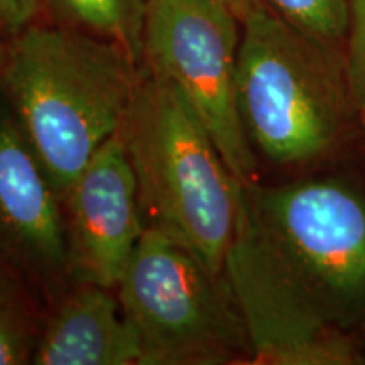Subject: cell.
Masks as SVG:
<instances>
[{
	"mask_svg": "<svg viewBox=\"0 0 365 365\" xmlns=\"http://www.w3.org/2000/svg\"><path fill=\"white\" fill-rule=\"evenodd\" d=\"M139 76L122 46L97 36L34 22L11 38L0 93L61 196L118 134Z\"/></svg>",
	"mask_w": 365,
	"mask_h": 365,
	"instance_id": "1",
	"label": "cell"
},
{
	"mask_svg": "<svg viewBox=\"0 0 365 365\" xmlns=\"http://www.w3.org/2000/svg\"><path fill=\"white\" fill-rule=\"evenodd\" d=\"M145 230L223 274L242 182L175 86L140 68L120 127Z\"/></svg>",
	"mask_w": 365,
	"mask_h": 365,
	"instance_id": "2",
	"label": "cell"
},
{
	"mask_svg": "<svg viewBox=\"0 0 365 365\" xmlns=\"http://www.w3.org/2000/svg\"><path fill=\"white\" fill-rule=\"evenodd\" d=\"M240 24L237 103L250 145L281 166L319 158L344 120L331 46L301 33L266 2Z\"/></svg>",
	"mask_w": 365,
	"mask_h": 365,
	"instance_id": "3",
	"label": "cell"
},
{
	"mask_svg": "<svg viewBox=\"0 0 365 365\" xmlns=\"http://www.w3.org/2000/svg\"><path fill=\"white\" fill-rule=\"evenodd\" d=\"M139 336L140 365L235 362L250 346L225 274L145 230L115 287Z\"/></svg>",
	"mask_w": 365,
	"mask_h": 365,
	"instance_id": "4",
	"label": "cell"
},
{
	"mask_svg": "<svg viewBox=\"0 0 365 365\" xmlns=\"http://www.w3.org/2000/svg\"><path fill=\"white\" fill-rule=\"evenodd\" d=\"M223 274L250 346L249 364L354 365L362 355L336 327L331 307L262 230L240 190Z\"/></svg>",
	"mask_w": 365,
	"mask_h": 365,
	"instance_id": "5",
	"label": "cell"
},
{
	"mask_svg": "<svg viewBox=\"0 0 365 365\" xmlns=\"http://www.w3.org/2000/svg\"><path fill=\"white\" fill-rule=\"evenodd\" d=\"M242 24L217 0H148L140 68L185 97L242 185L255 180V154L237 103Z\"/></svg>",
	"mask_w": 365,
	"mask_h": 365,
	"instance_id": "6",
	"label": "cell"
},
{
	"mask_svg": "<svg viewBox=\"0 0 365 365\" xmlns=\"http://www.w3.org/2000/svg\"><path fill=\"white\" fill-rule=\"evenodd\" d=\"M255 220L327 303L365 299V202L333 181L244 185Z\"/></svg>",
	"mask_w": 365,
	"mask_h": 365,
	"instance_id": "7",
	"label": "cell"
},
{
	"mask_svg": "<svg viewBox=\"0 0 365 365\" xmlns=\"http://www.w3.org/2000/svg\"><path fill=\"white\" fill-rule=\"evenodd\" d=\"M0 266L59 298L71 281L63 200L0 93Z\"/></svg>",
	"mask_w": 365,
	"mask_h": 365,
	"instance_id": "8",
	"label": "cell"
},
{
	"mask_svg": "<svg viewBox=\"0 0 365 365\" xmlns=\"http://www.w3.org/2000/svg\"><path fill=\"white\" fill-rule=\"evenodd\" d=\"M73 282L115 289L145 223L120 132L61 196Z\"/></svg>",
	"mask_w": 365,
	"mask_h": 365,
	"instance_id": "9",
	"label": "cell"
},
{
	"mask_svg": "<svg viewBox=\"0 0 365 365\" xmlns=\"http://www.w3.org/2000/svg\"><path fill=\"white\" fill-rule=\"evenodd\" d=\"M43 330L34 365H140L139 336L127 319L117 291L75 282Z\"/></svg>",
	"mask_w": 365,
	"mask_h": 365,
	"instance_id": "10",
	"label": "cell"
},
{
	"mask_svg": "<svg viewBox=\"0 0 365 365\" xmlns=\"http://www.w3.org/2000/svg\"><path fill=\"white\" fill-rule=\"evenodd\" d=\"M53 24L108 39L140 66L148 0H41Z\"/></svg>",
	"mask_w": 365,
	"mask_h": 365,
	"instance_id": "11",
	"label": "cell"
},
{
	"mask_svg": "<svg viewBox=\"0 0 365 365\" xmlns=\"http://www.w3.org/2000/svg\"><path fill=\"white\" fill-rule=\"evenodd\" d=\"M282 19L328 46L346 36L350 0H264Z\"/></svg>",
	"mask_w": 365,
	"mask_h": 365,
	"instance_id": "12",
	"label": "cell"
},
{
	"mask_svg": "<svg viewBox=\"0 0 365 365\" xmlns=\"http://www.w3.org/2000/svg\"><path fill=\"white\" fill-rule=\"evenodd\" d=\"M38 341L27 308L0 304V365L31 364Z\"/></svg>",
	"mask_w": 365,
	"mask_h": 365,
	"instance_id": "13",
	"label": "cell"
},
{
	"mask_svg": "<svg viewBox=\"0 0 365 365\" xmlns=\"http://www.w3.org/2000/svg\"><path fill=\"white\" fill-rule=\"evenodd\" d=\"M345 78L349 93L365 122V0H350Z\"/></svg>",
	"mask_w": 365,
	"mask_h": 365,
	"instance_id": "14",
	"label": "cell"
},
{
	"mask_svg": "<svg viewBox=\"0 0 365 365\" xmlns=\"http://www.w3.org/2000/svg\"><path fill=\"white\" fill-rule=\"evenodd\" d=\"M41 12V0H0V22L11 36L34 24Z\"/></svg>",
	"mask_w": 365,
	"mask_h": 365,
	"instance_id": "15",
	"label": "cell"
},
{
	"mask_svg": "<svg viewBox=\"0 0 365 365\" xmlns=\"http://www.w3.org/2000/svg\"><path fill=\"white\" fill-rule=\"evenodd\" d=\"M0 304L27 308L24 287L2 266H0Z\"/></svg>",
	"mask_w": 365,
	"mask_h": 365,
	"instance_id": "16",
	"label": "cell"
},
{
	"mask_svg": "<svg viewBox=\"0 0 365 365\" xmlns=\"http://www.w3.org/2000/svg\"><path fill=\"white\" fill-rule=\"evenodd\" d=\"M217 2H220L225 7L230 9V11L242 21L250 11H254L259 4L264 2V0H217Z\"/></svg>",
	"mask_w": 365,
	"mask_h": 365,
	"instance_id": "17",
	"label": "cell"
},
{
	"mask_svg": "<svg viewBox=\"0 0 365 365\" xmlns=\"http://www.w3.org/2000/svg\"><path fill=\"white\" fill-rule=\"evenodd\" d=\"M7 38H12L11 34L7 33L6 27L0 22V76H2L4 68H6L7 58H9V49H11V41Z\"/></svg>",
	"mask_w": 365,
	"mask_h": 365,
	"instance_id": "18",
	"label": "cell"
}]
</instances>
